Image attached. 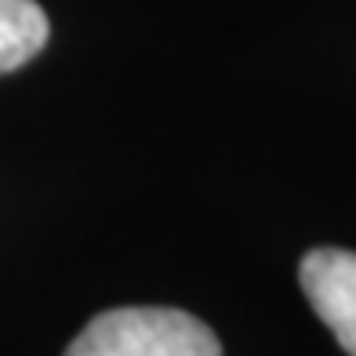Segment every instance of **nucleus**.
<instances>
[{
	"label": "nucleus",
	"mask_w": 356,
	"mask_h": 356,
	"mask_svg": "<svg viewBox=\"0 0 356 356\" xmlns=\"http://www.w3.org/2000/svg\"><path fill=\"white\" fill-rule=\"evenodd\" d=\"M66 356H222L215 331L182 309L124 305L95 316Z\"/></svg>",
	"instance_id": "f257e3e1"
},
{
	"label": "nucleus",
	"mask_w": 356,
	"mask_h": 356,
	"mask_svg": "<svg viewBox=\"0 0 356 356\" xmlns=\"http://www.w3.org/2000/svg\"><path fill=\"white\" fill-rule=\"evenodd\" d=\"M313 313L327 323L349 356H356V254L342 248H313L298 266Z\"/></svg>",
	"instance_id": "f03ea898"
},
{
	"label": "nucleus",
	"mask_w": 356,
	"mask_h": 356,
	"mask_svg": "<svg viewBox=\"0 0 356 356\" xmlns=\"http://www.w3.org/2000/svg\"><path fill=\"white\" fill-rule=\"evenodd\" d=\"M47 15L37 0H0V73L37 58L47 44Z\"/></svg>",
	"instance_id": "7ed1b4c3"
}]
</instances>
